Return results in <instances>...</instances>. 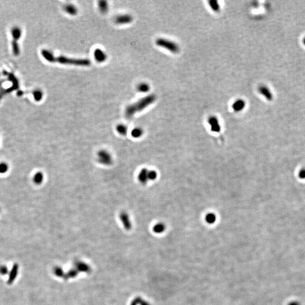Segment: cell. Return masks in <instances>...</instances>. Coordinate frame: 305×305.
I'll list each match as a JSON object with an SVG mask.
<instances>
[{
    "label": "cell",
    "mask_w": 305,
    "mask_h": 305,
    "mask_svg": "<svg viewBox=\"0 0 305 305\" xmlns=\"http://www.w3.org/2000/svg\"><path fill=\"white\" fill-rule=\"evenodd\" d=\"M290 305H298V304H297V303H295V302H294V303H291V304H290Z\"/></svg>",
    "instance_id": "obj_26"
},
{
    "label": "cell",
    "mask_w": 305,
    "mask_h": 305,
    "mask_svg": "<svg viewBox=\"0 0 305 305\" xmlns=\"http://www.w3.org/2000/svg\"><path fill=\"white\" fill-rule=\"evenodd\" d=\"M98 6H99V11L105 14L106 12H108V9H109V6L107 1L104 0L99 1L98 2Z\"/></svg>",
    "instance_id": "obj_13"
},
{
    "label": "cell",
    "mask_w": 305,
    "mask_h": 305,
    "mask_svg": "<svg viewBox=\"0 0 305 305\" xmlns=\"http://www.w3.org/2000/svg\"><path fill=\"white\" fill-rule=\"evenodd\" d=\"M246 103L242 99H238L236 101L233 102L232 109L236 112H239L242 111L245 107Z\"/></svg>",
    "instance_id": "obj_11"
},
{
    "label": "cell",
    "mask_w": 305,
    "mask_h": 305,
    "mask_svg": "<svg viewBox=\"0 0 305 305\" xmlns=\"http://www.w3.org/2000/svg\"><path fill=\"white\" fill-rule=\"evenodd\" d=\"M93 56L95 60L99 63L104 62L107 60V55L101 49H96L94 51Z\"/></svg>",
    "instance_id": "obj_7"
},
{
    "label": "cell",
    "mask_w": 305,
    "mask_h": 305,
    "mask_svg": "<svg viewBox=\"0 0 305 305\" xmlns=\"http://www.w3.org/2000/svg\"><path fill=\"white\" fill-rule=\"evenodd\" d=\"M143 133H144V131L143 129L140 127H136L133 129L131 133L132 136L136 138H140L142 136V135H143Z\"/></svg>",
    "instance_id": "obj_14"
},
{
    "label": "cell",
    "mask_w": 305,
    "mask_h": 305,
    "mask_svg": "<svg viewBox=\"0 0 305 305\" xmlns=\"http://www.w3.org/2000/svg\"><path fill=\"white\" fill-rule=\"evenodd\" d=\"M64 10L69 15L74 16L78 14V9L72 4H67L64 7Z\"/></svg>",
    "instance_id": "obj_12"
},
{
    "label": "cell",
    "mask_w": 305,
    "mask_h": 305,
    "mask_svg": "<svg viewBox=\"0 0 305 305\" xmlns=\"http://www.w3.org/2000/svg\"><path fill=\"white\" fill-rule=\"evenodd\" d=\"M97 160L100 164L104 166H110L113 162L111 154L106 150L99 151L97 153Z\"/></svg>",
    "instance_id": "obj_4"
},
{
    "label": "cell",
    "mask_w": 305,
    "mask_h": 305,
    "mask_svg": "<svg viewBox=\"0 0 305 305\" xmlns=\"http://www.w3.org/2000/svg\"><path fill=\"white\" fill-rule=\"evenodd\" d=\"M259 92L269 101H271L273 99V96L270 90L264 85H262L259 87Z\"/></svg>",
    "instance_id": "obj_10"
},
{
    "label": "cell",
    "mask_w": 305,
    "mask_h": 305,
    "mask_svg": "<svg viewBox=\"0 0 305 305\" xmlns=\"http://www.w3.org/2000/svg\"><path fill=\"white\" fill-rule=\"evenodd\" d=\"M42 180H43V176H42V174L41 173H37L35 175V182L39 184V183H40V182H42Z\"/></svg>",
    "instance_id": "obj_24"
},
{
    "label": "cell",
    "mask_w": 305,
    "mask_h": 305,
    "mask_svg": "<svg viewBox=\"0 0 305 305\" xmlns=\"http://www.w3.org/2000/svg\"><path fill=\"white\" fill-rule=\"evenodd\" d=\"M148 172H149V170L144 168H143L138 174V180L139 182L141 183L142 184L144 185L146 184L147 182L149 181L148 177Z\"/></svg>",
    "instance_id": "obj_9"
},
{
    "label": "cell",
    "mask_w": 305,
    "mask_h": 305,
    "mask_svg": "<svg viewBox=\"0 0 305 305\" xmlns=\"http://www.w3.org/2000/svg\"><path fill=\"white\" fill-rule=\"evenodd\" d=\"M133 21L132 16L129 14L119 15L115 19V22L117 24H127Z\"/></svg>",
    "instance_id": "obj_5"
},
{
    "label": "cell",
    "mask_w": 305,
    "mask_h": 305,
    "mask_svg": "<svg viewBox=\"0 0 305 305\" xmlns=\"http://www.w3.org/2000/svg\"><path fill=\"white\" fill-rule=\"evenodd\" d=\"M78 269L83 272H90V267L85 263L83 262H78L76 264Z\"/></svg>",
    "instance_id": "obj_19"
},
{
    "label": "cell",
    "mask_w": 305,
    "mask_h": 305,
    "mask_svg": "<svg viewBox=\"0 0 305 305\" xmlns=\"http://www.w3.org/2000/svg\"><path fill=\"white\" fill-rule=\"evenodd\" d=\"M7 169V167L5 164L0 165V172H5Z\"/></svg>",
    "instance_id": "obj_25"
},
{
    "label": "cell",
    "mask_w": 305,
    "mask_h": 305,
    "mask_svg": "<svg viewBox=\"0 0 305 305\" xmlns=\"http://www.w3.org/2000/svg\"><path fill=\"white\" fill-rule=\"evenodd\" d=\"M42 57L45 60L51 63L58 62L60 64L66 65L83 66L88 67L90 66L91 61L88 59H80V58H73L65 56L55 57L53 54L47 50H43L41 52Z\"/></svg>",
    "instance_id": "obj_1"
},
{
    "label": "cell",
    "mask_w": 305,
    "mask_h": 305,
    "mask_svg": "<svg viewBox=\"0 0 305 305\" xmlns=\"http://www.w3.org/2000/svg\"><path fill=\"white\" fill-rule=\"evenodd\" d=\"M157 176H158V174H157V172H156V171L149 170L148 177H149V181H152V180H156L157 177Z\"/></svg>",
    "instance_id": "obj_22"
},
{
    "label": "cell",
    "mask_w": 305,
    "mask_h": 305,
    "mask_svg": "<svg viewBox=\"0 0 305 305\" xmlns=\"http://www.w3.org/2000/svg\"><path fill=\"white\" fill-rule=\"evenodd\" d=\"M157 97L155 94H152L141 99L137 102L132 105L128 106L125 110V115L127 118H131L135 114L144 110L149 105L156 101Z\"/></svg>",
    "instance_id": "obj_2"
},
{
    "label": "cell",
    "mask_w": 305,
    "mask_h": 305,
    "mask_svg": "<svg viewBox=\"0 0 305 305\" xmlns=\"http://www.w3.org/2000/svg\"><path fill=\"white\" fill-rule=\"evenodd\" d=\"M156 44L159 47L165 48L173 53H177L179 51V46L178 45L169 40L159 38L156 40Z\"/></svg>",
    "instance_id": "obj_3"
},
{
    "label": "cell",
    "mask_w": 305,
    "mask_h": 305,
    "mask_svg": "<svg viewBox=\"0 0 305 305\" xmlns=\"http://www.w3.org/2000/svg\"><path fill=\"white\" fill-rule=\"evenodd\" d=\"M42 95L43 94H42L41 91H40V90H37V91H36L34 93V97H35V100L37 101H40L42 99Z\"/></svg>",
    "instance_id": "obj_23"
},
{
    "label": "cell",
    "mask_w": 305,
    "mask_h": 305,
    "mask_svg": "<svg viewBox=\"0 0 305 305\" xmlns=\"http://www.w3.org/2000/svg\"><path fill=\"white\" fill-rule=\"evenodd\" d=\"M209 5L212 10L215 12H219L220 10V6L218 1H210Z\"/></svg>",
    "instance_id": "obj_20"
},
{
    "label": "cell",
    "mask_w": 305,
    "mask_h": 305,
    "mask_svg": "<svg viewBox=\"0 0 305 305\" xmlns=\"http://www.w3.org/2000/svg\"><path fill=\"white\" fill-rule=\"evenodd\" d=\"M12 37H13V41H18L17 40L20 39V37L21 36V30H20V28H19L18 27H15L12 29Z\"/></svg>",
    "instance_id": "obj_15"
},
{
    "label": "cell",
    "mask_w": 305,
    "mask_h": 305,
    "mask_svg": "<svg viewBox=\"0 0 305 305\" xmlns=\"http://www.w3.org/2000/svg\"><path fill=\"white\" fill-rule=\"evenodd\" d=\"M117 131L119 133L120 135L124 136L128 132V127L124 124H119L117 126Z\"/></svg>",
    "instance_id": "obj_18"
},
{
    "label": "cell",
    "mask_w": 305,
    "mask_h": 305,
    "mask_svg": "<svg viewBox=\"0 0 305 305\" xmlns=\"http://www.w3.org/2000/svg\"><path fill=\"white\" fill-rule=\"evenodd\" d=\"M208 123L211 127V131L214 132H219L220 131L221 128L218 119L215 116L210 117L208 119Z\"/></svg>",
    "instance_id": "obj_6"
},
{
    "label": "cell",
    "mask_w": 305,
    "mask_h": 305,
    "mask_svg": "<svg viewBox=\"0 0 305 305\" xmlns=\"http://www.w3.org/2000/svg\"><path fill=\"white\" fill-rule=\"evenodd\" d=\"M119 217L124 228L126 230H129L132 227V223L128 214L125 211H123L120 214Z\"/></svg>",
    "instance_id": "obj_8"
},
{
    "label": "cell",
    "mask_w": 305,
    "mask_h": 305,
    "mask_svg": "<svg viewBox=\"0 0 305 305\" xmlns=\"http://www.w3.org/2000/svg\"><path fill=\"white\" fill-rule=\"evenodd\" d=\"M150 88L149 85L146 83H142L138 86V91L141 93H147L149 91Z\"/></svg>",
    "instance_id": "obj_16"
},
{
    "label": "cell",
    "mask_w": 305,
    "mask_h": 305,
    "mask_svg": "<svg viewBox=\"0 0 305 305\" xmlns=\"http://www.w3.org/2000/svg\"><path fill=\"white\" fill-rule=\"evenodd\" d=\"M165 228H166V227H165V225L164 224H163L162 223H159L156 224L154 226L152 230L155 233H161L164 232Z\"/></svg>",
    "instance_id": "obj_17"
},
{
    "label": "cell",
    "mask_w": 305,
    "mask_h": 305,
    "mask_svg": "<svg viewBox=\"0 0 305 305\" xmlns=\"http://www.w3.org/2000/svg\"><path fill=\"white\" fill-rule=\"evenodd\" d=\"M206 221L209 224H213L215 222L216 216L212 214V213H209L207 214L206 216Z\"/></svg>",
    "instance_id": "obj_21"
}]
</instances>
